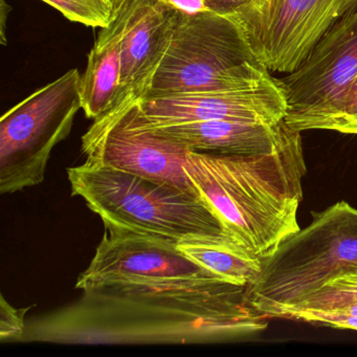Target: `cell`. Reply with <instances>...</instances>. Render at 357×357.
<instances>
[{"label": "cell", "instance_id": "277c9868", "mask_svg": "<svg viewBox=\"0 0 357 357\" xmlns=\"http://www.w3.org/2000/svg\"><path fill=\"white\" fill-rule=\"evenodd\" d=\"M357 268V210L340 202L280 244L262 260L246 288L250 305L267 319L282 313L326 283Z\"/></svg>", "mask_w": 357, "mask_h": 357}, {"label": "cell", "instance_id": "44dd1931", "mask_svg": "<svg viewBox=\"0 0 357 357\" xmlns=\"http://www.w3.org/2000/svg\"><path fill=\"white\" fill-rule=\"evenodd\" d=\"M248 0H206V9L219 15L227 16Z\"/></svg>", "mask_w": 357, "mask_h": 357}, {"label": "cell", "instance_id": "ba28073f", "mask_svg": "<svg viewBox=\"0 0 357 357\" xmlns=\"http://www.w3.org/2000/svg\"><path fill=\"white\" fill-rule=\"evenodd\" d=\"M357 0H248L229 14L269 72H294Z\"/></svg>", "mask_w": 357, "mask_h": 357}, {"label": "cell", "instance_id": "4fadbf2b", "mask_svg": "<svg viewBox=\"0 0 357 357\" xmlns=\"http://www.w3.org/2000/svg\"><path fill=\"white\" fill-rule=\"evenodd\" d=\"M147 128L190 151L225 155L268 153L283 142L289 130L285 121L268 125L214 120Z\"/></svg>", "mask_w": 357, "mask_h": 357}, {"label": "cell", "instance_id": "d6986e66", "mask_svg": "<svg viewBox=\"0 0 357 357\" xmlns=\"http://www.w3.org/2000/svg\"><path fill=\"white\" fill-rule=\"evenodd\" d=\"M183 15H195L208 11L206 0H164Z\"/></svg>", "mask_w": 357, "mask_h": 357}, {"label": "cell", "instance_id": "ffe728a7", "mask_svg": "<svg viewBox=\"0 0 357 357\" xmlns=\"http://www.w3.org/2000/svg\"><path fill=\"white\" fill-rule=\"evenodd\" d=\"M330 131L347 133V135H357V105L346 112L344 116H340L334 123Z\"/></svg>", "mask_w": 357, "mask_h": 357}, {"label": "cell", "instance_id": "7402d4cb", "mask_svg": "<svg viewBox=\"0 0 357 357\" xmlns=\"http://www.w3.org/2000/svg\"><path fill=\"white\" fill-rule=\"evenodd\" d=\"M357 105V76L356 78L353 81L352 85H351L350 89H349L348 95H347L346 100H344V106H342V110L338 112L337 116L333 119L331 123H330L329 126H328L327 130H331L332 126H333L334 123L340 118V116H344L346 112H348L349 110L352 109L354 106Z\"/></svg>", "mask_w": 357, "mask_h": 357}, {"label": "cell", "instance_id": "7c38bea8", "mask_svg": "<svg viewBox=\"0 0 357 357\" xmlns=\"http://www.w3.org/2000/svg\"><path fill=\"white\" fill-rule=\"evenodd\" d=\"M122 77L116 106L143 96L183 14L164 0H122Z\"/></svg>", "mask_w": 357, "mask_h": 357}, {"label": "cell", "instance_id": "6da1fadb", "mask_svg": "<svg viewBox=\"0 0 357 357\" xmlns=\"http://www.w3.org/2000/svg\"><path fill=\"white\" fill-rule=\"evenodd\" d=\"M248 286L221 278L112 284L37 323L35 340L68 344H155L225 340L263 331L267 317Z\"/></svg>", "mask_w": 357, "mask_h": 357}, {"label": "cell", "instance_id": "7a4b0ae2", "mask_svg": "<svg viewBox=\"0 0 357 357\" xmlns=\"http://www.w3.org/2000/svg\"><path fill=\"white\" fill-rule=\"evenodd\" d=\"M185 171L240 248L267 258L300 231L298 211L307 173L302 137L289 128L268 153L188 151Z\"/></svg>", "mask_w": 357, "mask_h": 357}, {"label": "cell", "instance_id": "3957f363", "mask_svg": "<svg viewBox=\"0 0 357 357\" xmlns=\"http://www.w3.org/2000/svg\"><path fill=\"white\" fill-rule=\"evenodd\" d=\"M68 177L72 195L83 198L105 227L176 243L200 240L238 245L204 198L174 185L86 162L68 168Z\"/></svg>", "mask_w": 357, "mask_h": 357}, {"label": "cell", "instance_id": "52a82bcc", "mask_svg": "<svg viewBox=\"0 0 357 357\" xmlns=\"http://www.w3.org/2000/svg\"><path fill=\"white\" fill-rule=\"evenodd\" d=\"M357 76V5L335 22L294 72L277 79L294 131L327 130Z\"/></svg>", "mask_w": 357, "mask_h": 357}, {"label": "cell", "instance_id": "2e32d148", "mask_svg": "<svg viewBox=\"0 0 357 357\" xmlns=\"http://www.w3.org/2000/svg\"><path fill=\"white\" fill-rule=\"evenodd\" d=\"M61 12L68 20L91 26L105 28L114 17L112 0H43Z\"/></svg>", "mask_w": 357, "mask_h": 357}, {"label": "cell", "instance_id": "30bf717a", "mask_svg": "<svg viewBox=\"0 0 357 357\" xmlns=\"http://www.w3.org/2000/svg\"><path fill=\"white\" fill-rule=\"evenodd\" d=\"M177 244L146 234L105 227L95 256L86 271L79 275L76 288L83 291L112 284L221 278L190 259Z\"/></svg>", "mask_w": 357, "mask_h": 357}, {"label": "cell", "instance_id": "8fae6325", "mask_svg": "<svg viewBox=\"0 0 357 357\" xmlns=\"http://www.w3.org/2000/svg\"><path fill=\"white\" fill-rule=\"evenodd\" d=\"M137 102L142 122L150 128L214 120L277 125L287 114L285 95L273 77L245 89L158 96Z\"/></svg>", "mask_w": 357, "mask_h": 357}, {"label": "cell", "instance_id": "5b68a950", "mask_svg": "<svg viewBox=\"0 0 357 357\" xmlns=\"http://www.w3.org/2000/svg\"><path fill=\"white\" fill-rule=\"evenodd\" d=\"M271 78L231 18L211 11L183 14L139 99L245 89Z\"/></svg>", "mask_w": 357, "mask_h": 357}, {"label": "cell", "instance_id": "603a6c76", "mask_svg": "<svg viewBox=\"0 0 357 357\" xmlns=\"http://www.w3.org/2000/svg\"><path fill=\"white\" fill-rule=\"evenodd\" d=\"M112 1H114V3H116V1H118V0H112Z\"/></svg>", "mask_w": 357, "mask_h": 357}, {"label": "cell", "instance_id": "9c48e42d", "mask_svg": "<svg viewBox=\"0 0 357 357\" xmlns=\"http://www.w3.org/2000/svg\"><path fill=\"white\" fill-rule=\"evenodd\" d=\"M81 148L86 164L162 181L202 197L185 171L190 150L147 128L137 101L125 102L93 121Z\"/></svg>", "mask_w": 357, "mask_h": 357}, {"label": "cell", "instance_id": "9a60e30c", "mask_svg": "<svg viewBox=\"0 0 357 357\" xmlns=\"http://www.w3.org/2000/svg\"><path fill=\"white\" fill-rule=\"evenodd\" d=\"M177 245L197 264L238 285L252 284L262 268L261 259L236 244L192 240Z\"/></svg>", "mask_w": 357, "mask_h": 357}, {"label": "cell", "instance_id": "e0dca14e", "mask_svg": "<svg viewBox=\"0 0 357 357\" xmlns=\"http://www.w3.org/2000/svg\"><path fill=\"white\" fill-rule=\"evenodd\" d=\"M31 307L14 308L6 301L5 296L0 298V340L20 338L26 331L24 317Z\"/></svg>", "mask_w": 357, "mask_h": 357}, {"label": "cell", "instance_id": "5bb4252c", "mask_svg": "<svg viewBox=\"0 0 357 357\" xmlns=\"http://www.w3.org/2000/svg\"><path fill=\"white\" fill-rule=\"evenodd\" d=\"M123 26L122 0L114 3V17L101 29L91 50L86 70L81 77V103L87 118L97 120L114 109L118 101L122 77Z\"/></svg>", "mask_w": 357, "mask_h": 357}, {"label": "cell", "instance_id": "ac0fdd59", "mask_svg": "<svg viewBox=\"0 0 357 357\" xmlns=\"http://www.w3.org/2000/svg\"><path fill=\"white\" fill-rule=\"evenodd\" d=\"M321 288L357 294V268L352 269V271H348V273H344L340 277L334 278L333 280L328 282Z\"/></svg>", "mask_w": 357, "mask_h": 357}, {"label": "cell", "instance_id": "8992f818", "mask_svg": "<svg viewBox=\"0 0 357 357\" xmlns=\"http://www.w3.org/2000/svg\"><path fill=\"white\" fill-rule=\"evenodd\" d=\"M81 77L73 68L3 114L0 193H15L43 183L52 151L68 137L82 108Z\"/></svg>", "mask_w": 357, "mask_h": 357}]
</instances>
